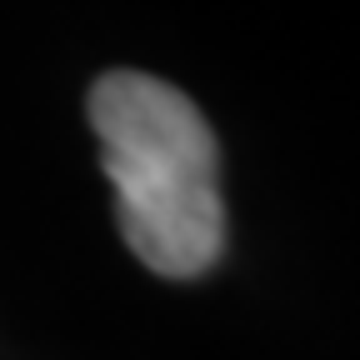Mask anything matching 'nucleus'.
Instances as JSON below:
<instances>
[{"instance_id":"nucleus-1","label":"nucleus","mask_w":360,"mask_h":360,"mask_svg":"<svg viewBox=\"0 0 360 360\" xmlns=\"http://www.w3.org/2000/svg\"><path fill=\"white\" fill-rule=\"evenodd\" d=\"M85 110L130 255L170 281L205 276L225 250V200L220 146L200 105L160 75L105 70Z\"/></svg>"}]
</instances>
